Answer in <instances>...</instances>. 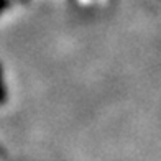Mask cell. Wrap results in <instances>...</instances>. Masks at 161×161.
<instances>
[{
	"instance_id": "obj_1",
	"label": "cell",
	"mask_w": 161,
	"mask_h": 161,
	"mask_svg": "<svg viewBox=\"0 0 161 161\" xmlns=\"http://www.w3.org/2000/svg\"><path fill=\"white\" fill-rule=\"evenodd\" d=\"M7 102V86L3 82V74H2V68H0V105H3Z\"/></svg>"
},
{
	"instance_id": "obj_2",
	"label": "cell",
	"mask_w": 161,
	"mask_h": 161,
	"mask_svg": "<svg viewBox=\"0 0 161 161\" xmlns=\"http://www.w3.org/2000/svg\"><path fill=\"white\" fill-rule=\"evenodd\" d=\"M7 2H5V0H0V12H2L3 10V5H5Z\"/></svg>"
}]
</instances>
